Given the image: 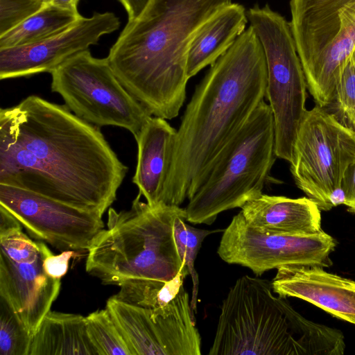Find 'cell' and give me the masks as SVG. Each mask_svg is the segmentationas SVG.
<instances>
[{"label": "cell", "mask_w": 355, "mask_h": 355, "mask_svg": "<svg viewBox=\"0 0 355 355\" xmlns=\"http://www.w3.org/2000/svg\"><path fill=\"white\" fill-rule=\"evenodd\" d=\"M105 309L132 355L201 354V337L184 287L159 309L130 304L114 296Z\"/></svg>", "instance_id": "obj_12"}, {"label": "cell", "mask_w": 355, "mask_h": 355, "mask_svg": "<svg viewBox=\"0 0 355 355\" xmlns=\"http://www.w3.org/2000/svg\"><path fill=\"white\" fill-rule=\"evenodd\" d=\"M120 21L113 12H94L64 31L42 42L0 49V79L52 73L70 58L89 50L101 37L116 31Z\"/></svg>", "instance_id": "obj_14"}, {"label": "cell", "mask_w": 355, "mask_h": 355, "mask_svg": "<svg viewBox=\"0 0 355 355\" xmlns=\"http://www.w3.org/2000/svg\"><path fill=\"white\" fill-rule=\"evenodd\" d=\"M19 220L6 208L0 205V236L21 230Z\"/></svg>", "instance_id": "obj_31"}, {"label": "cell", "mask_w": 355, "mask_h": 355, "mask_svg": "<svg viewBox=\"0 0 355 355\" xmlns=\"http://www.w3.org/2000/svg\"><path fill=\"white\" fill-rule=\"evenodd\" d=\"M81 17L78 12L45 5L12 28L0 35V49L42 42L68 29Z\"/></svg>", "instance_id": "obj_21"}, {"label": "cell", "mask_w": 355, "mask_h": 355, "mask_svg": "<svg viewBox=\"0 0 355 355\" xmlns=\"http://www.w3.org/2000/svg\"><path fill=\"white\" fill-rule=\"evenodd\" d=\"M355 162V130L316 105L306 110L295 141L290 170L297 187L319 209L345 205L341 185Z\"/></svg>", "instance_id": "obj_9"}, {"label": "cell", "mask_w": 355, "mask_h": 355, "mask_svg": "<svg viewBox=\"0 0 355 355\" xmlns=\"http://www.w3.org/2000/svg\"><path fill=\"white\" fill-rule=\"evenodd\" d=\"M271 282L244 275L223 300L209 355H342L344 335L311 321L275 295Z\"/></svg>", "instance_id": "obj_4"}, {"label": "cell", "mask_w": 355, "mask_h": 355, "mask_svg": "<svg viewBox=\"0 0 355 355\" xmlns=\"http://www.w3.org/2000/svg\"><path fill=\"white\" fill-rule=\"evenodd\" d=\"M351 60H352L354 64L355 65V47H354V49L353 51V53H352V57H351Z\"/></svg>", "instance_id": "obj_34"}, {"label": "cell", "mask_w": 355, "mask_h": 355, "mask_svg": "<svg viewBox=\"0 0 355 355\" xmlns=\"http://www.w3.org/2000/svg\"><path fill=\"white\" fill-rule=\"evenodd\" d=\"M290 9L307 88L324 107L334 101L355 47V0H291Z\"/></svg>", "instance_id": "obj_7"}, {"label": "cell", "mask_w": 355, "mask_h": 355, "mask_svg": "<svg viewBox=\"0 0 355 355\" xmlns=\"http://www.w3.org/2000/svg\"><path fill=\"white\" fill-rule=\"evenodd\" d=\"M188 275L189 272L184 264L177 276L167 282L127 279L120 284V290L113 296L130 304L158 309L168 304L178 294Z\"/></svg>", "instance_id": "obj_22"}, {"label": "cell", "mask_w": 355, "mask_h": 355, "mask_svg": "<svg viewBox=\"0 0 355 355\" xmlns=\"http://www.w3.org/2000/svg\"><path fill=\"white\" fill-rule=\"evenodd\" d=\"M0 205L31 236L62 251L87 250L104 228L98 214L6 184H0Z\"/></svg>", "instance_id": "obj_13"}, {"label": "cell", "mask_w": 355, "mask_h": 355, "mask_svg": "<svg viewBox=\"0 0 355 355\" xmlns=\"http://www.w3.org/2000/svg\"><path fill=\"white\" fill-rule=\"evenodd\" d=\"M241 214L255 230L266 234H307L322 230L321 214L309 198L261 194L245 203Z\"/></svg>", "instance_id": "obj_18"}, {"label": "cell", "mask_w": 355, "mask_h": 355, "mask_svg": "<svg viewBox=\"0 0 355 355\" xmlns=\"http://www.w3.org/2000/svg\"><path fill=\"white\" fill-rule=\"evenodd\" d=\"M80 0H44L45 5H53L66 10L78 12V5Z\"/></svg>", "instance_id": "obj_33"}, {"label": "cell", "mask_w": 355, "mask_h": 355, "mask_svg": "<svg viewBox=\"0 0 355 355\" xmlns=\"http://www.w3.org/2000/svg\"><path fill=\"white\" fill-rule=\"evenodd\" d=\"M336 245V240L322 230L307 234L260 233L240 211L224 230L217 253L225 262L248 268L260 276L282 267H329Z\"/></svg>", "instance_id": "obj_11"}, {"label": "cell", "mask_w": 355, "mask_h": 355, "mask_svg": "<svg viewBox=\"0 0 355 355\" xmlns=\"http://www.w3.org/2000/svg\"><path fill=\"white\" fill-rule=\"evenodd\" d=\"M139 193L128 210L109 208L107 228L87 249L86 271L105 285L131 279L167 282L185 264L178 250L173 225L184 208L141 201Z\"/></svg>", "instance_id": "obj_5"}, {"label": "cell", "mask_w": 355, "mask_h": 355, "mask_svg": "<svg viewBox=\"0 0 355 355\" xmlns=\"http://www.w3.org/2000/svg\"><path fill=\"white\" fill-rule=\"evenodd\" d=\"M177 130L165 119L150 116L134 137L137 159L132 182L151 207L162 203Z\"/></svg>", "instance_id": "obj_17"}, {"label": "cell", "mask_w": 355, "mask_h": 355, "mask_svg": "<svg viewBox=\"0 0 355 355\" xmlns=\"http://www.w3.org/2000/svg\"><path fill=\"white\" fill-rule=\"evenodd\" d=\"M276 157L273 115L263 100L188 199L187 221L211 225L221 212L262 194Z\"/></svg>", "instance_id": "obj_6"}, {"label": "cell", "mask_w": 355, "mask_h": 355, "mask_svg": "<svg viewBox=\"0 0 355 355\" xmlns=\"http://www.w3.org/2000/svg\"><path fill=\"white\" fill-rule=\"evenodd\" d=\"M28 355H98L85 317L49 311L33 336Z\"/></svg>", "instance_id": "obj_20"}, {"label": "cell", "mask_w": 355, "mask_h": 355, "mask_svg": "<svg viewBox=\"0 0 355 355\" xmlns=\"http://www.w3.org/2000/svg\"><path fill=\"white\" fill-rule=\"evenodd\" d=\"M353 129L355 130V125H354V128H353Z\"/></svg>", "instance_id": "obj_35"}, {"label": "cell", "mask_w": 355, "mask_h": 355, "mask_svg": "<svg viewBox=\"0 0 355 355\" xmlns=\"http://www.w3.org/2000/svg\"><path fill=\"white\" fill-rule=\"evenodd\" d=\"M51 88L77 116L97 127L117 126L135 136L152 116L116 76L107 58L83 51L51 73Z\"/></svg>", "instance_id": "obj_10"}, {"label": "cell", "mask_w": 355, "mask_h": 355, "mask_svg": "<svg viewBox=\"0 0 355 355\" xmlns=\"http://www.w3.org/2000/svg\"><path fill=\"white\" fill-rule=\"evenodd\" d=\"M186 214L177 216L174 221V236L178 252L187 267L193 283L191 307L192 312H197V302L199 289V277L194 263L204 239L209 234L224 230H202L196 228L186 223Z\"/></svg>", "instance_id": "obj_23"}, {"label": "cell", "mask_w": 355, "mask_h": 355, "mask_svg": "<svg viewBox=\"0 0 355 355\" xmlns=\"http://www.w3.org/2000/svg\"><path fill=\"white\" fill-rule=\"evenodd\" d=\"M262 44L250 26L196 87L178 129L162 203L180 206L266 96Z\"/></svg>", "instance_id": "obj_2"}, {"label": "cell", "mask_w": 355, "mask_h": 355, "mask_svg": "<svg viewBox=\"0 0 355 355\" xmlns=\"http://www.w3.org/2000/svg\"><path fill=\"white\" fill-rule=\"evenodd\" d=\"M33 337L0 298V355H28Z\"/></svg>", "instance_id": "obj_25"}, {"label": "cell", "mask_w": 355, "mask_h": 355, "mask_svg": "<svg viewBox=\"0 0 355 355\" xmlns=\"http://www.w3.org/2000/svg\"><path fill=\"white\" fill-rule=\"evenodd\" d=\"M266 57V96L272 112L275 153L291 162L297 133L306 112L307 85L290 23L268 5L246 11Z\"/></svg>", "instance_id": "obj_8"}, {"label": "cell", "mask_w": 355, "mask_h": 355, "mask_svg": "<svg viewBox=\"0 0 355 355\" xmlns=\"http://www.w3.org/2000/svg\"><path fill=\"white\" fill-rule=\"evenodd\" d=\"M85 320L88 336L98 355H132L106 309L89 313Z\"/></svg>", "instance_id": "obj_24"}, {"label": "cell", "mask_w": 355, "mask_h": 355, "mask_svg": "<svg viewBox=\"0 0 355 355\" xmlns=\"http://www.w3.org/2000/svg\"><path fill=\"white\" fill-rule=\"evenodd\" d=\"M248 21L243 6L230 3L211 16L193 36L187 53L189 79L214 64L245 30Z\"/></svg>", "instance_id": "obj_19"}, {"label": "cell", "mask_w": 355, "mask_h": 355, "mask_svg": "<svg viewBox=\"0 0 355 355\" xmlns=\"http://www.w3.org/2000/svg\"><path fill=\"white\" fill-rule=\"evenodd\" d=\"M341 188L345 196V205L349 211L355 213V162L347 168Z\"/></svg>", "instance_id": "obj_30"}, {"label": "cell", "mask_w": 355, "mask_h": 355, "mask_svg": "<svg viewBox=\"0 0 355 355\" xmlns=\"http://www.w3.org/2000/svg\"><path fill=\"white\" fill-rule=\"evenodd\" d=\"M271 281L273 292L310 302L355 324V282L322 267H282Z\"/></svg>", "instance_id": "obj_16"}, {"label": "cell", "mask_w": 355, "mask_h": 355, "mask_svg": "<svg viewBox=\"0 0 355 355\" xmlns=\"http://www.w3.org/2000/svg\"><path fill=\"white\" fill-rule=\"evenodd\" d=\"M0 252L16 262H33L42 249L40 241H33L21 230L0 236Z\"/></svg>", "instance_id": "obj_26"}, {"label": "cell", "mask_w": 355, "mask_h": 355, "mask_svg": "<svg viewBox=\"0 0 355 355\" xmlns=\"http://www.w3.org/2000/svg\"><path fill=\"white\" fill-rule=\"evenodd\" d=\"M75 254L74 250H64L57 255L50 250L43 259L45 273L53 279H61L67 274L69 261Z\"/></svg>", "instance_id": "obj_29"}, {"label": "cell", "mask_w": 355, "mask_h": 355, "mask_svg": "<svg viewBox=\"0 0 355 355\" xmlns=\"http://www.w3.org/2000/svg\"><path fill=\"white\" fill-rule=\"evenodd\" d=\"M231 0H150L128 20L107 57L126 90L152 116L176 117L189 78L187 53L200 26Z\"/></svg>", "instance_id": "obj_3"}, {"label": "cell", "mask_w": 355, "mask_h": 355, "mask_svg": "<svg viewBox=\"0 0 355 355\" xmlns=\"http://www.w3.org/2000/svg\"><path fill=\"white\" fill-rule=\"evenodd\" d=\"M128 171L100 128L65 105L31 95L0 110V184L103 216Z\"/></svg>", "instance_id": "obj_1"}, {"label": "cell", "mask_w": 355, "mask_h": 355, "mask_svg": "<svg viewBox=\"0 0 355 355\" xmlns=\"http://www.w3.org/2000/svg\"><path fill=\"white\" fill-rule=\"evenodd\" d=\"M45 6L44 0H0V35Z\"/></svg>", "instance_id": "obj_28"}, {"label": "cell", "mask_w": 355, "mask_h": 355, "mask_svg": "<svg viewBox=\"0 0 355 355\" xmlns=\"http://www.w3.org/2000/svg\"><path fill=\"white\" fill-rule=\"evenodd\" d=\"M125 9L128 20L138 17L146 8L150 0H119Z\"/></svg>", "instance_id": "obj_32"}, {"label": "cell", "mask_w": 355, "mask_h": 355, "mask_svg": "<svg viewBox=\"0 0 355 355\" xmlns=\"http://www.w3.org/2000/svg\"><path fill=\"white\" fill-rule=\"evenodd\" d=\"M40 242L42 253L33 262H16L0 252V298L32 337L61 287V279L49 277L43 269V259L50 250Z\"/></svg>", "instance_id": "obj_15"}, {"label": "cell", "mask_w": 355, "mask_h": 355, "mask_svg": "<svg viewBox=\"0 0 355 355\" xmlns=\"http://www.w3.org/2000/svg\"><path fill=\"white\" fill-rule=\"evenodd\" d=\"M334 101L341 115L355 125V65L350 60L345 65L336 85Z\"/></svg>", "instance_id": "obj_27"}]
</instances>
